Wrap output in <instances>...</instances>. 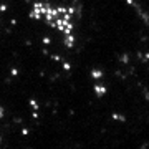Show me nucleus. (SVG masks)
<instances>
[{
	"mask_svg": "<svg viewBox=\"0 0 149 149\" xmlns=\"http://www.w3.org/2000/svg\"><path fill=\"white\" fill-rule=\"evenodd\" d=\"M73 17L74 10L71 7H60L52 5L48 2H35L30 10V18L37 22H45L52 28L58 30L65 38V45L73 48L74 45V33H73Z\"/></svg>",
	"mask_w": 149,
	"mask_h": 149,
	"instance_id": "1",
	"label": "nucleus"
},
{
	"mask_svg": "<svg viewBox=\"0 0 149 149\" xmlns=\"http://www.w3.org/2000/svg\"><path fill=\"white\" fill-rule=\"evenodd\" d=\"M95 91H96V95H98V96L106 95V86H104V85H96L95 86Z\"/></svg>",
	"mask_w": 149,
	"mask_h": 149,
	"instance_id": "2",
	"label": "nucleus"
},
{
	"mask_svg": "<svg viewBox=\"0 0 149 149\" xmlns=\"http://www.w3.org/2000/svg\"><path fill=\"white\" fill-rule=\"evenodd\" d=\"M91 76H93L95 80H101L103 73H101V71H100V70H93V71H91Z\"/></svg>",
	"mask_w": 149,
	"mask_h": 149,
	"instance_id": "3",
	"label": "nucleus"
}]
</instances>
